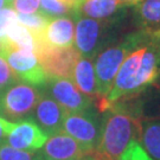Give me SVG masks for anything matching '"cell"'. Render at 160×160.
<instances>
[{
    "mask_svg": "<svg viewBox=\"0 0 160 160\" xmlns=\"http://www.w3.org/2000/svg\"><path fill=\"white\" fill-rule=\"evenodd\" d=\"M160 76V59L154 40L148 39L135 48L121 64L107 97L96 102L100 112H107L115 103L145 90Z\"/></svg>",
    "mask_w": 160,
    "mask_h": 160,
    "instance_id": "cell-1",
    "label": "cell"
},
{
    "mask_svg": "<svg viewBox=\"0 0 160 160\" xmlns=\"http://www.w3.org/2000/svg\"><path fill=\"white\" fill-rule=\"evenodd\" d=\"M142 122L121 104L115 103L102 119L101 134L95 153L101 160H119L128 145L138 138L140 141Z\"/></svg>",
    "mask_w": 160,
    "mask_h": 160,
    "instance_id": "cell-2",
    "label": "cell"
},
{
    "mask_svg": "<svg viewBox=\"0 0 160 160\" xmlns=\"http://www.w3.org/2000/svg\"><path fill=\"white\" fill-rule=\"evenodd\" d=\"M147 39L148 37H146L140 31H138L135 33L128 34L121 43L106 48L95 57L96 61H95L94 68L96 74L97 94H98V97L95 103L102 101L107 97L113 87L115 76L118 74L121 64L123 63L127 56L135 48L141 45Z\"/></svg>",
    "mask_w": 160,
    "mask_h": 160,
    "instance_id": "cell-3",
    "label": "cell"
},
{
    "mask_svg": "<svg viewBox=\"0 0 160 160\" xmlns=\"http://www.w3.org/2000/svg\"><path fill=\"white\" fill-rule=\"evenodd\" d=\"M76 19L75 49L82 57L92 59L109 46L113 37V25L116 20H97L81 17L80 12L74 14Z\"/></svg>",
    "mask_w": 160,
    "mask_h": 160,
    "instance_id": "cell-4",
    "label": "cell"
},
{
    "mask_svg": "<svg viewBox=\"0 0 160 160\" xmlns=\"http://www.w3.org/2000/svg\"><path fill=\"white\" fill-rule=\"evenodd\" d=\"M102 127V119H100L95 109H89L82 113L65 114L62 131L74 138L87 153L95 151Z\"/></svg>",
    "mask_w": 160,
    "mask_h": 160,
    "instance_id": "cell-5",
    "label": "cell"
},
{
    "mask_svg": "<svg viewBox=\"0 0 160 160\" xmlns=\"http://www.w3.org/2000/svg\"><path fill=\"white\" fill-rule=\"evenodd\" d=\"M46 76L57 78H72L75 64L81 57L74 46L55 49L48 46H38L34 52Z\"/></svg>",
    "mask_w": 160,
    "mask_h": 160,
    "instance_id": "cell-6",
    "label": "cell"
},
{
    "mask_svg": "<svg viewBox=\"0 0 160 160\" xmlns=\"http://www.w3.org/2000/svg\"><path fill=\"white\" fill-rule=\"evenodd\" d=\"M0 55L7 59L18 78L30 86H44L48 81L45 71L33 52L17 50L12 48H1Z\"/></svg>",
    "mask_w": 160,
    "mask_h": 160,
    "instance_id": "cell-7",
    "label": "cell"
},
{
    "mask_svg": "<svg viewBox=\"0 0 160 160\" xmlns=\"http://www.w3.org/2000/svg\"><path fill=\"white\" fill-rule=\"evenodd\" d=\"M40 98L42 94L32 86L16 83L2 97L1 113L12 120L24 119L36 108Z\"/></svg>",
    "mask_w": 160,
    "mask_h": 160,
    "instance_id": "cell-8",
    "label": "cell"
},
{
    "mask_svg": "<svg viewBox=\"0 0 160 160\" xmlns=\"http://www.w3.org/2000/svg\"><path fill=\"white\" fill-rule=\"evenodd\" d=\"M49 92L68 113H82L92 108L95 100L81 92L69 78L50 77L46 81Z\"/></svg>",
    "mask_w": 160,
    "mask_h": 160,
    "instance_id": "cell-9",
    "label": "cell"
},
{
    "mask_svg": "<svg viewBox=\"0 0 160 160\" xmlns=\"http://www.w3.org/2000/svg\"><path fill=\"white\" fill-rule=\"evenodd\" d=\"M38 153L44 160H81L88 154L74 138L63 131L49 135Z\"/></svg>",
    "mask_w": 160,
    "mask_h": 160,
    "instance_id": "cell-10",
    "label": "cell"
},
{
    "mask_svg": "<svg viewBox=\"0 0 160 160\" xmlns=\"http://www.w3.org/2000/svg\"><path fill=\"white\" fill-rule=\"evenodd\" d=\"M49 138V134L32 120H25L16 123L7 135L6 142L11 147L28 152L39 151Z\"/></svg>",
    "mask_w": 160,
    "mask_h": 160,
    "instance_id": "cell-11",
    "label": "cell"
},
{
    "mask_svg": "<svg viewBox=\"0 0 160 160\" xmlns=\"http://www.w3.org/2000/svg\"><path fill=\"white\" fill-rule=\"evenodd\" d=\"M75 26L71 18L62 17L51 19L39 39H37L38 46H48L55 49L70 48L74 44Z\"/></svg>",
    "mask_w": 160,
    "mask_h": 160,
    "instance_id": "cell-12",
    "label": "cell"
},
{
    "mask_svg": "<svg viewBox=\"0 0 160 160\" xmlns=\"http://www.w3.org/2000/svg\"><path fill=\"white\" fill-rule=\"evenodd\" d=\"M138 29L152 40L160 39V0H141L134 10Z\"/></svg>",
    "mask_w": 160,
    "mask_h": 160,
    "instance_id": "cell-13",
    "label": "cell"
},
{
    "mask_svg": "<svg viewBox=\"0 0 160 160\" xmlns=\"http://www.w3.org/2000/svg\"><path fill=\"white\" fill-rule=\"evenodd\" d=\"M67 110L49 96H43L36 106V118L39 126L51 135L62 131Z\"/></svg>",
    "mask_w": 160,
    "mask_h": 160,
    "instance_id": "cell-14",
    "label": "cell"
},
{
    "mask_svg": "<svg viewBox=\"0 0 160 160\" xmlns=\"http://www.w3.org/2000/svg\"><path fill=\"white\" fill-rule=\"evenodd\" d=\"M125 6L119 0H84L80 14L97 20H118Z\"/></svg>",
    "mask_w": 160,
    "mask_h": 160,
    "instance_id": "cell-15",
    "label": "cell"
},
{
    "mask_svg": "<svg viewBox=\"0 0 160 160\" xmlns=\"http://www.w3.org/2000/svg\"><path fill=\"white\" fill-rule=\"evenodd\" d=\"M72 80L76 87L83 94L92 97L95 101L98 97L97 94V80L95 74V68L92 59L81 56L75 64L72 71Z\"/></svg>",
    "mask_w": 160,
    "mask_h": 160,
    "instance_id": "cell-16",
    "label": "cell"
},
{
    "mask_svg": "<svg viewBox=\"0 0 160 160\" xmlns=\"http://www.w3.org/2000/svg\"><path fill=\"white\" fill-rule=\"evenodd\" d=\"M140 142L153 160H160V119L142 122Z\"/></svg>",
    "mask_w": 160,
    "mask_h": 160,
    "instance_id": "cell-17",
    "label": "cell"
},
{
    "mask_svg": "<svg viewBox=\"0 0 160 160\" xmlns=\"http://www.w3.org/2000/svg\"><path fill=\"white\" fill-rule=\"evenodd\" d=\"M18 22L24 25L26 29L29 30L31 33L33 34L34 39H39L42 33L44 32L48 24L50 23V18L42 14L40 12L38 13H30V14H25V13H18Z\"/></svg>",
    "mask_w": 160,
    "mask_h": 160,
    "instance_id": "cell-18",
    "label": "cell"
},
{
    "mask_svg": "<svg viewBox=\"0 0 160 160\" xmlns=\"http://www.w3.org/2000/svg\"><path fill=\"white\" fill-rule=\"evenodd\" d=\"M39 12L50 19L62 18L69 14L74 16L76 13L59 0H40Z\"/></svg>",
    "mask_w": 160,
    "mask_h": 160,
    "instance_id": "cell-19",
    "label": "cell"
},
{
    "mask_svg": "<svg viewBox=\"0 0 160 160\" xmlns=\"http://www.w3.org/2000/svg\"><path fill=\"white\" fill-rule=\"evenodd\" d=\"M0 160H43L39 153L28 152L11 147L10 145H0Z\"/></svg>",
    "mask_w": 160,
    "mask_h": 160,
    "instance_id": "cell-20",
    "label": "cell"
},
{
    "mask_svg": "<svg viewBox=\"0 0 160 160\" xmlns=\"http://www.w3.org/2000/svg\"><path fill=\"white\" fill-rule=\"evenodd\" d=\"M17 80L18 77L16 72L12 70L10 64L6 62L5 57L0 55V90L12 84H16Z\"/></svg>",
    "mask_w": 160,
    "mask_h": 160,
    "instance_id": "cell-21",
    "label": "cell"
},
{
    "mask_svg": "<svg viewBox=\"0 0 160 160\" xmlns=\"http://www.w3.org/2000/svg\"><path fill=\"white\" fill-rule=\"evenodd\" d=\"M119 160H153V159L146 153V151L142 148V146L138 142L137 140H134V141H132L128 145V147L121 154Z\"/></svg>",
    "mask_w": 160,
    "mask_h": 160,
    "instance_id": "cell-22",
    "label": "cell"
},
{
    "mask_svg": "<svg viewBox=\"0 0 160 160\" xmlns=\"http://www.w3.org/2000/svg\"><path fill=\"white\" fill-rule=\"evenodd\" d=\"M18 22L17 13L14 10L5 7L0 10V39H4L8 29Z\"/></svg>",
    "mask_w": 160,
    "mask_h": 160,
    "instance_id": "cell-23",
    "label": "cell"
},
{
    "mask_svg": "<svg viewBox=\"0 0 160 160\" xmlns=\"http://www.w3.org/2000/svg\"><path fill=\"white\" fill-rule=\"evenodd\" d=\"M12 4L18 13L30 14L39 12L40 0H13Z\"/></svg>",
    "mask_w": 160,
    "mask_h": 160,
    "instance_id": "cell-24",
    "label": "cell"
},
{
    "mask_svg": "<svg viewBox=\"0 0 160 160\" xmlns=\"http://www.w3.org/2000/svg\"><path fill=\"white\" fill-rule=\"evenodd\" d=\"M16 126V122L7 121L2 118H0V145L5 143L7 135L10 134V132L13 129V127Z\"/></svg>",
    "mask_w": 160,
    "mask_h": 160,
    "instance_id": "cell-25",
    "label": "cell"
},
{
    "mask_svg": "<svg viewBox=\"0 0 160 160\" xmlns=\"http://www.w3.org/2000/svg\"><path fill=\"white\" fill-rule=\"evenodd\" d=\"M59 1H62V2L65 4L68 7H70L74 12H78L81 5L83 4L84 0H59Z\"/></svg>",
    "mask_w": 160,
    "mask_h": 160,
    "instance_id": "cell-26",
    "label": "cell"
},
{
    "mask_svg": "<svg viewBox=\"0 0 160 160\" xmlns=\"http://www.w3.org/2000/svg\"><path fill=\"white\" fill-rule=\"evenodd\" d=\"M123 6H135L138 5L141 0H119Z\"/></svg>",
    "mask_w": 160,
    "mask_h": 160,
    "instance_id": "cell-27",
    "label": "cell"
},
{
    "mask_svg": "<svg viewBox=\"0 0 160 160\" xmlns=\"http://www.w3.org/2000/svg\"><path fill=\"white\" fill-rule=\"evenodd\" d=\"M81 160H101V159L97 157L95 152H92V153H88V154H86Z\"/></svg>",
    "mask_w": 160,
    "mask_h": 160,
    "instance_id": "cell-28",
    "label": "cell"
},
{
    "mask_svg": "<svg viewBox=\"0 0 160 160\" xmlns=\"http://www.w3.org/2000/svg\"><path fill=\"white\" fill-rule=\"evenodd\" d=\"M12 4L11 0H0V10H2V8H5L7 6H10Z\"/></svg>",
    "mask_w": 160,
    "mask_h": 160,
    "instance_id": "cell-29",
    "label": "cell"
},
{
    "mask_svg": "<svg viewBox=\"0 0 160 160\" xmlns=\"http://www.w3.org/2000/svg\"><path fill=\"white\" fill-rule=\"evenodd\" d=\"M155 45H157V50H158V55H159V59H160V39L154 40Z\"/></svg>",
    "mask_w": 160,
    "mask_h": 160,
    "instance_id": "cell-30",
    "label": "cell"
},
{
    "mask_svg": "<svg viewBox=\"0 0 160 160\" xmlns=\"http://www.w3.org/2000/svg\"><path fill=\"white\" fill-rule=\"evenodd\" d=\"M11 1H13V0H11Z\"/></svg>",
    "mask_w": 160,
    "mask_h": 160,
    "instance_id": "cell-31",
    "label": "cell"
},
{
    "mask_svg": "<svg viewBox=\"0 0 160 160\" xmlns=\"http://www.w3.org/2000/svg\"><path fill=\"white\" fill-rule=\"evenodd\" d=\"M43 160H44V159H43Z\"/></svg>",
    "mask_w": 160,
    "mask_h": 160,
    "instance_id": "cell-32",
    "label": "cell"
}]
</instances>
